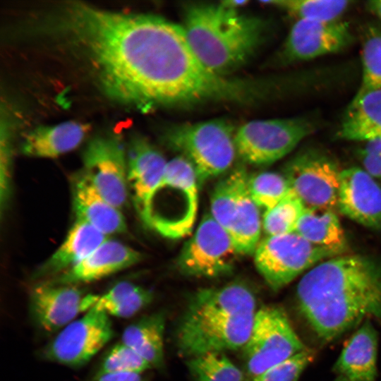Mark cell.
<instances>
[{"instance_id": "7a4b0ae2", "label": "cell", "mask_w": 381, "mask_h": 381, "mask_svg": "<svg viewBox=\"0 0 381 381\" xmlns=\"http://www.w3.org/2000/svg\"><path fill=\"white\" fill-rule=\"evenodd\" d=\"M255 313H249L245 296L234 286L198 290L190 297L176 327L179 353L188 359L243 348Z\"/></svg>"}, {"instance_id": "9c48e42d", "label": "cell", "mask_w": 381, "mask_h": 381, "mask_svg": "<svg viewBox=\"0 0 381 381\" xmlns=\"http://www.w3.org/2000/svg\"><path fill=\"white\" fill-rule=\"evenodd\" d=\"M341 171L329 154L308 148L288 162L283 174L306 207L334 210Z\"/></svg>"}, {"instance_id": "f546056e", "label": "cell", "mask_w": 381, "mask_h": 381, "mask_svg": "<svg viewBox=\"0 0 381 381\" xmlns=\"http://www.w3.org/2000/svg\"><path fill=\"white\" fill-rule=\"evenodd\" d=\"M305 207L292 190L275 206L265 211L262 220L264 232L267 236L295 232Z\"/></svg>"}, {"instance_id": "277c9868", "label": "cell", "mask_w": 381, "mask_h": 381, "mask_svg": "<svg viewBox=\"0 0 381 381\" xmlns=\"http://www.w3.org/2000/svg\"><path fill=\"white\" fill-rule=\"evenodd\" d=\"M235 130L224 119L169 126L162 138L193 167L199 183L220 175L232 165L237 154Z\"/></svg>"}, {"instance_id": "1f68e13d", "label": "cell", "mask_w": 381, "mask_h": 381, "mask_svg": "<svg viewBox=\"0 0 381 381\" xmlns=\"http://www.w3.org/2000/svg\"><path fill=\"white\" fill-rule=\"evenodd\" d=\"M151 365L131 348L119 342L111 346L104 355L97 373H138Z\"/></svg>"}, {"instance_id": "ffe728a7", "label": "cell", "mask_w": 381, "mask_h": 381, "mask_svg": "<svg viewBox=\"0 0 381 381\" xmlns=\"http://www.w3.org/2000/svg\"><path fill=\"white\" fill-rule=\"evenodd\" d=\"M377 332L369 320L353 334L333 366L350 381H376Z\"/></svg>"}, {"instance_id": "5bb4252c", "label": "cell", "mask_w": 381, "mask_h": 381, "mask_svg": "<svg viewBox=\"0 0 381 381\" xmlns=\"http://www.w3.org/2000/svg\"><path fill=\"white\" fill-rule=\"evenodd\" d=\"M352 41L349 24L341 20L330 22L297 20L279 52V62L294 64L338 52Z\"/></svg>"}, {"instance_id": "3957f363", "label": "cell", "mask_w": 381, "mask_h": 381, "mask_svg": "<svg viewBox=\"0 0 381 381\" xmlns=\"http://www.w3.org/2000/svg\"><path fill=\"white\" fill-rule=\"evenodd\" d=\"M182 27L200 61L214 73L225 77L254 55L265 35L261 19L221 3L186 6Z\"/></svg>"}, {"instance_id": "9a60e30c", "label": "cell", "mask_w": 381, "mask_h": 381, "mask_svg": "<svg viewBox=\"0 0 381 381\" xmlns=\"http://www.w3.org/2000/svg\"><path fill=\"white\" fill-rule=\"evenodd\" d=\"M127 181L135 210L146 225L154 194L159 185L167 161L147 138L133 136L128 145Z\"/></svg>"}, {"instance_id": "44dd1931", "label": "cell", "mask_w": 381, "mask_h": 381, "mask_svg": "<svg viewBox=\"0 0 381 381\" xmlns=\"http://www.w3.org/2000/svg\"><path fill=\"white\" fill-rule=\"evenodd\" d=\"M89 129L88 124L76 121L39 126L25 135L20 150L23 155L32 157H56L78 147Z\"/></svg>"}, {"instance_id": "6da1fadb", "label": "cell", "mask_w": 381, "mask_h": 381, "mask_svg": "<svg viewBox=\"0 0 381 381\" xmlns=\"http://www.w3.org/2000/svg\"><path fill=\"white\" fill-rule=\"evenodd\" d=\"M296 296L316 338L332 341L365 318L381 321V265L360 255L328 258L305 274Z\"/></svg>"}, {"instance_id": "74e56055", "label": "cell", "mask_w": 381, "mask_h": 381, "mask_svg": "<svg viewBox=\"0 0 381 381\" xmlns=\"http://www.w3.org/2000/svg\"><path fill=\"white\" fill-rule=\"evenodd\" d=\"M332 381H350L347 378L342 377V376H337L334 380Z\"/></svg>"}, {"instance_id": "4316f807", "label": "cell", "mask_w": 381, "mask_h": 381, "mask_svg": "<svg viewBox=\"0 0 381 381\" xmlns=\"http://www.w3.org/2000/svg\"><path fill=\"white\" fill-rule=\"evenodd\" d=\"M193 381H243L241 370L223 352H211L188 358Z\"/></svg>"}, {"instance_id": "2e32d148", "label": "cell", "mask_w": 381, "mask_h": 381, "mask_svg": "<svg viewBox=\"0 0 381 381\" xmlns=\"http://www.w3.org/2000/svg\"><path fill=\"white\" fill-rule=\"evenodd\" d=\"M337 208L354 222L381 229V187L364 169L353 167L341 172Z\"/></svg>"}, {"instance_id": "d590c367", "label": "cell", "mask_w": 381, "mask_h": 381, "mask_svg": "<svg viewBox=\"0 0 381 381\" xmlns=\"http://www.w3.org/2000/svg\"><path fill=\"white\" fill-rule=\"evenodd\" d=\"M367 8L370 11L381 19V0L368 1Z\"/></svg>"}, {"instance_id": "7402d4cb", "label": "cell", "mask_w": 381, "mask_h": 381, "mask_svg": "<svg viewBox=\"0 0 381 381\" xmlns=\"http://www.w3.org/2000/svg\"><path fill=\"white\" fill-rule=\"evenodd\" d=\"M248 176L241 181L229 214L226 231L240 255L254 253L260 241L262 222L259 207L251 198Z\"/></svg>"}, {"instance_id": "d6986e66", "label": "cell", "mask_w": 381, "mask_h": 381, "mask_svg": "<svg viewBox=\"0 0 381 381\" xmlns=\"http://www.w3.org/2000/svg\"><path fill=\"white\" fill-rule=\"evenodd\" d=\"M109 238L90 224L75 219L63 243L35 270L33 278L54 277L66 272L89 256Z\"/></svg>"}, {"instance_id": "484cf974", "label": "cell", "mask_w": 381, "mask_h": 381, "mask_svg": "<svg viewBox=\"0 0 381 381\" xmlns=\"http://www.w3.org/2000/svg\"><path fill=\"white\" fill-rule=\"evenodd\" d=\"M152 298L150 290L122 281L99 296L92 308L109 315L126 318L138 313L150 304Z\"/></svg>"}, {"instance_id": "30bf717a", "label": "cell", "mask_w": 381, "mask_h": 381, "mask_svg": "<svg viewBox=\"0 0 381 381\" xmlns=\"http://www.w3.org/2000/svg\"><path fill=\"white\" fill-rule=\"evenodd\" d=\"M239 255L227 231L206 213L183 246L177 266L187 276L215 278L231 272Z\"/></svg>"}, {"instance_id": "4dcf8cb0", "label": "cell", "mask_w": 381, "mask_h": 381, "mask_svg": "<svg viewBox=\"0 0 381 381\" xmlns=\"http://www.w3.org/2000/svg\"><path fill=\"white\" fill-rule=\"evenodd\" d=\"M248 186L255 203L265 211L275 206L292 191L284 174L273 171L248 176Z\"/></svg>"}, {"instance_id": "f1b7e54d", "label": "cell", "mask_w": 381, "mask_h": 381, "mask_svg": "<svg viewBox=\"0 0 381 381\" xmlns=\"http://www.w3.org/2000/svg\"><path fill=\"white\" fill-rule=\"evenodd\" d=\"M361 83L355 96L381 89V29L370 25L363 37Z\"/></svg>"}, {"instance_id": "cb8c5ba5", "label": "cell", "mask_w": 381, "mask_h": 381, "mask_svg": "<svg viewBox=\"0 0 381 381\" xmlns=\"http://www.w3.org/2000/svg\"><path fill=\"white\" fill-rule=\"evenodd\" d=\"M166 316L164 312L145 315L128 325L121 342L131 348L152 368L164 366V333Z\"/></svg>"}, {"instance_id": "8992f818", "label": "cell", "mask_w": 381, "mask_h": 381, "mask_svg": "<svg viewBox=\"0 0 381 381\" xmlns=\"http://www.w3.org/2000/svg\"><path fill=\"white\" fill-rule=\"evenodd\" d=\"M316 128L309 118L254 120L235 131L237 155L258 166L272 164L286 156Z\"/></svg>"}, {"instance_id": "5b68a950", "label": "cell", "mask_w": 381, "mask_h": 381, "mask_svg": "<svg viewBox=\"0 0 381 381\" xmlns=\"http://www.w3.org/2000/svg\"><path fill=\"white\" fill-rule=\"evenodd\" d=\"M198 183L195 171L186 158L179 155L169 161L152 201L159 203L152 209L147 226L171 239L188 235L197 213Z\"/></svg>"}, {"instance_id": "4fadbf2b", "label": "cell", "mask_w": 381, "mask_h": 381, "mask_svg": "<svg viewBox=\"0 0 381 381\" xmlns=\"http://www.w3.org/2000/svg\"><path fill=\"white\" fill-rule=\"evenodd\" d=\"M99 296L85 294L75 285L49 281L36 284L29 298V313L35 326L49 334L61 330L80 313L88 311Z\"/></svg>"}, {"instance_id": "d6a6232c", "label": "cell", "mask_w": 381, "mask_h": 381, "mask_svg": "<svg viewBox=\"0 0 381 381\" xmlns=\"http://www.w3.org/2000/svg\"><path fill=\"white\" fill-rule=\"evenodd\" d=\"M313 358V353L306 348L269 368L251 381H297Z\"/></svg>"}, {"instance_id": "52a82bcc", "label": "cell", "mask_w": 381, "mask_h": 381, "mask_svg": "<svg viewBox=\"0 0 381 381\" xmlns=\"http://www.w3.org/2000/svg\"><path fill=\"white\" fill-rule=\"evenodd\" d=\"M334 256L293 232L261 240L254 252V262L269 287L277 291L304 271Z\"/></svg>"}, {"instance_id": "e0dca14e", "label": "cell", "mask_w": 381, "mask_h": 381, "mask_svg": "<svg viewBox=\"0 0 381 381\" xmlns=\"http://www.w3.org/2000/svg\"><path fill=\"white\" fill-rule=\"evenodd\" d=\"M141 259L136 250L109 238L83 260L47 281L63 285L90 283L134 265Z\"/></svg>"}, {"instance_id": "8d00e7d4", "label": "cell", "mask_w": 381, "mask_h": 381, "mask_svg": "<svg viewBox=\"0 0 381 381\" xmlns=\"http://www.w3.org/2000/svg\"><path fill=\"white\" fill-rule=\"evenodd\" d=\"M220 3L228 8L238 10L239 8L245 6L246 4L248 3V1H245V0L243 1L227 0V1H221Z\"/></svg>"}, {"instance_id": "836d02e7", "label": "cell", "mask_w": 381, "mask_h": 381, "mask_svg": "<svg viewBox=\"0 0 381 381\" xmlns=\"http://www.w3.org/2000/svg\"><path fill=\"white\" fill-rule=\"evenodd\" d=\"M358 157L364 169L374 178H381V138L363 142Z\"/></svg>"}, {"instance_id": "603a6c76", "label": "cell", "mask_w": 381, "mask_h": 381, "mask_svg": "<svg viewBox=\"0 0 381 381\" xmlns=\"http://www.w3.org/2000/svg\"><path fill=\"white\" fill-rule=\"evenodd\" d=\"M337 136L361 142L381 138V89L353 97L344 114Z\"/></svg>"}, {"instance_id": "e575fe53", "label": "cell", "mask_w": 381, "mask_h": 381, "mask_svg": "<svg viewBox=\"0 0 381 381\" xmlns=\"http://www.w3.org/2000/svg\"><path fill=\"white\" fill-rule=\"evenodd\" d=\"M91 381H144L138 373H96Z\"/></svg>"}, {"instance_id": "ac0fdd59", "label": "cell", "mask_w": 381, "mask_h": 381, "mask_svg": "<svg viewBox=\"0 0 381 381\" xmlns=\"http://www.w3.org/2000/svg\"><path fill=\"white\" fill-rule=\"evenodd\" d=\"M72 200L75 219L90 224L108 236L127 231L121 210L102 197L82 171L72 181Z\"/></svg>"}, {"instance_id": "8fae6325", "label": "cell", "mask_w": 381, "mask_h": 381, "mask_svg": "<svg viewBox=\"0 0 381 381\" xmlns=\"http://www.w3.org/2000/svg\"><path fill=\"white\" fill-rule=\"evenodd\" d=\"M114 334L109 315L92 308L60 330L41 351V356L68 367H80L88 363Z\"/></svg>"}, {"instance_id": "83f0119b", "label": "cell", "mask_w": 381, "mask_h": 381, "mask_svg": "<svg viewBox=\"0 0 381 381\" xmlns=\"http://www.w3.org/2000/svg\"><path fill=\"white\" fill-rule=\"evenodd\" d=\"M277 5L297 20L330 22L340 20L351 1L346 0H282L263 1Z\"/></svg>"}, {"instance_id": "7c38bea8", "label": "cell", "mask_w": 381, "mask_h": 381, "mask_svg": "<svg viewBox=\"0 0 381 381\" xmlns=\"http://www.w3.org/2000/svg\"><path fill=\"white\" fill-rule=\"evenodd\" d=\"M82 172L109 202L119 209L128 195L127 154L117 135H99L87 145Z\"/></svg>"}, {"instance_id": "ba28073f", "label": "cell", "mask_w": 381, "mask_h": 381, "mask_svg": "<svg viewBox=\"0 0 381 381\" xmlns=\"http://www.w3.org/2000/svg\"><path fill=\"white\" fill-rule=\"evenodd\" d=\"M243 349L247 373L253 378L306 347L282 308L270 305L256 311Z\"/></svg>"}, {"instance_id": "d4e9b609", "label": "cell", "mask_w": 381, "mask_h": 381, "mask_svg": "<svg viewBox=\"0 0 381 381\" xmlns=\"http://www.w3.org/2000/svg\"><path fill=\"white\" fill-rule=\"evenodd\" d=\"M295 232L310 243L327 250L336 256L346 250L344 231L332 210L305 207Z\"/></svg>"}]
</instances>
